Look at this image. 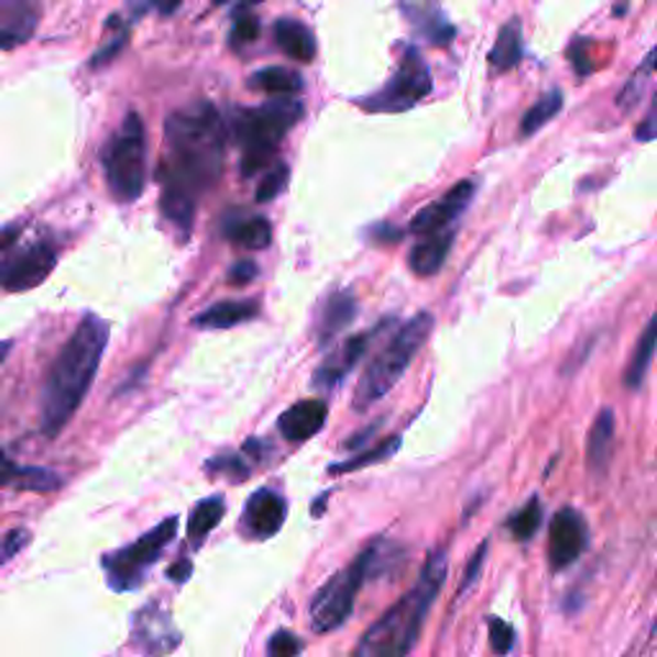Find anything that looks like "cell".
Segmentation results:
<instances>
[{"instance_id": "obj_29", "label": "cell", "mask_w": 657, "mask_h": 657, "mask_svg": "<svg viewBox=\"0 0 657 657\" xmlns=\"http://www.w3.org/2000/svg\"><path fill=\"white\" fill-rule=\"evenodd\" d=\"M562 111V90L555 88V90H547L543 98L537 100L535 106L529 108L527 113H524L522 119V136H532L537 134L539 129L545 127V123H550V119H555Z\"/></svg>"}, {"instance_id": "obj_14", "label": "cell", "mask_w": 657, "mask_h": 657, "mask_svg": "<svg viewBox=\"0 0 657 657\" xmlns=\"http://www.w3.org/2000/svg\"><path fill=\"white\" fill-rule=\"evenodd\" d=\"M285 516H288V504L275 491L262 489L247 501L244 508V529L254 539H270L283 529Z\"/></svg>"}, {"instance_id": "obj_16", "label": "cell", "mask_w": 657, "mask_h": 657, "mask_svg": "<svg viewBox=\"0 0 657 657\" xmlns=\"http://www.w3.org/2000/svg\"><path fill=\"white\" fill-rule=\"evenodd\" d=\"M327 414L329 408L319 398L298 401L288 412H283L281 419H277V429L288 442H306V439L319 435L324 421H327Z\"/></svg>"}, {"instance_id": "obj_42", "label": "cell", "mask_w": 657, "mask_h": 657, "mask_svg": "<svg viewBox=\"0 0 657 657\" xmlns=\"http://www.w3.org/2000/svg\"><path fill=\"white\" fill-rule=\"evenodd\" d=\"M29 543V532L26 529H13L11 535L6 537V543H3V560H8V558H15V555H19L21 550H23V545Z\"/></svg>"}, {"instance_id": "obj_11", "label": "cell", "mask_w": 657, "mask_h": 657, "mask_svg": "<svg viewBox=\"0 0 657 657\" xmlns=\"http://www.w3.org/2000/svg\"><path fill=\"white\" fill-rule=\"evenodd\" d=\"M585 545H589V527L581 512L576 508H560L552 516L550 532H547V560L552 570H566L581 558Z\"/></svg>"}, {"instance_id": "obj_46", "label": "cell", "mask_w": 657, "mask_h": 657, "mask_svg": "<svg viewBox=\"0 0 657 657\" xmlns=\"http://www.w3.org/2000/svg\"><path fill=\"white\" fill-rule=\"evenodd\" d=\"M190 570H193L190 562H188V560H180V562H177V566H175L173 570H169L167 576L173 578L175 583H183V581H188V578H190Z\"/></svg>"}, {"instance_id": "obj_17", "label": "cell", "mask_w": 657, "mask_h": 657, "mask_svg": "<svg viewBox=\"0 0 657 657\" xmlns=\"http://www.w3.org/2000/svg\"><path fill=\"white\" fill-rule=\"evenodd\" d=\"M401 8H404L406 19L414 23L416 31L421 36H427L431 44L445 46L455 39V26L447 21L437 0H404Z\"/></svg>"}, {"instance_id": "obj_36", "label": "cell", "mask_w": 657, "mask_h": 657, "mask_svg": "<svg viewBox=\"0 0 657 657\" xmlns=\"http://www.w3.org/2000/svg\"><path fill=\"white\" fill-rule=\"evenodd\" d=\"M489 639H491V650L493 653L506 655L514 645V629L508 627L506 622H501V620H496V616H493V620H489Z\"/></svg>"}, {"instance_id": "obj_49", "label": "cell", "mask_w": 657, "mask_h": 657, "mask_svg": "<svg viewBox=\"0 0 657 657\" xmlns=\"http://www.w3.org/2000/svg\"><path fill=\"white\" fill-rule=\"evenodd\" d=\"M647 69H657V50L650 54V59H647Z\"/></svg>"}, {"instance_id": "obj_47", "label": "cell", "mask_w": 657, "mask_h": 657, "mask_svg": "<svg viewBox=\"0 0 657 657\" xmlns=\"http://www.w3.org/2000/svg\"><path fill=\"white\" fill-rule=\"evenodd\" d=\"M13 475H19V470H15V466H13V462H11V460H8L3 452H0V485H3V483H8V481H11V478H13Z\"/></svg>"}, {"instance_id": "obj_43", "label": "cell", "mask_w": 657, "mask_h": 657, "mask_svg": "<svg viewBox=\"0 0 657 657\" xmlns=\"http://www.w3.org/2000/svg\"><path fill=\"white\" fill-rule=\"evenodd\" d=\"M635 136L639 139V142H650V139H657V98H655V103L650 108V113H647L643 119V123L637 127Z\"/></svg>"}, {"instance_id": "obj_30", "label": "cell", "mask_w": 657, "mask_h": 657, "mask_svg": "<svg viewBox=\"0 0 657 657\" xmlns=\"http://www.w3.org/2000/svg\"><path fill=\"white\" fill-rule=\"evenodd\" d=\"M36 21H39L36 8L31 3H23L19 11L13 13V23H8V26L0 29V50H13V46L26 42V39L36 31Z\"/></svg>"}, {"instance_id": "obj_9", "label": "cell", "mask_w": 657, "mask_h": 657, "mask_svg": "<svg viewBox=\"0 0 657 657\" xmlns=\"http://www.w3.org/2000/svg\"><path fill=\"white\" fill-rule=\"evenodd\" d=\"M175 529H177V519L175 516H169V519L157 524L152 532H146L144 537H139L136 543H131L119 552L108 555L106 570H108V581H111V589L116 591L134 589V585L142 581L146 568L154 566V562L160 560V555L165 552L169 539L175 537Z\"/></svg>"}, {"instance_id": "obj_28", "label": "cell", "mask_w": 657, "mask_h": 657, "mask_svg": "<svg viewBox=\"0 0 657 657\" xmlns=\"http://www.w3.org/2000/svg\"><path fill=\"white\" fill-rule=\"evenodd\" d=\"M223 512H227V506H223V499L221 496L200 501V504L190 512L188 537L196 539V543H200V539H206L216 527H219V522L223 519Z\"/></svg>"}, {"instance_id": "obj_2", "label": "cell", "mask_w": 657, "mask_h": 657, "mask_svg": "<svg viewBox=\"0 0 657 657\" xmlns=\"http://www.w3.org/2000/svg\"><path fill=\"white\" fill-rule=\"evenodd\" d=\"M108 337H111L108 321L88 314L62 347L42 393V431L46 437H57L88 396L92 377L103 360Z\"/></svg>"}, {"instance_id": "obj_51", "label": "cell", "mask_w": 657, "mask_h": 657, "mask_svg": "<svg viewBox=\"0 0 657 657\" xmlns=\"http://www.w3.org/2000/svg\"><path fill=\"white\" fill-rule=\"evenodd\" d=\"M213 6H223V3H229V0H211Z\"/></svg>"}, {"instance_id": "obj_27", "label": "cell", "mask_w": 657, "mask_h": 657, "mask_svg": "<svg viewBox=\"0 0 657 657\" xmlns=\"http://www.w3.org/2000/svg\"><path fill=\"white\" fill-rule=\"evenodd\" d=\"M252 88H258L262 92H270V96H293V92L300 90V80L298 73H293L288 67H265L260 73H254L250 77Z\"/></svg>"}, {"instance_id": "obj_34", "label": "cell", "mask_w": 657, "mask_h": 657, "mask_svg": "<svg viewBox=\"0 0 657 657\" xmlns=\"http://www.w3.org/2000/svg\"><path fill=\"white\" fill-rule=\"evenodd\" d=\"M206 470L216 475H227V478H231V481H244V478L250 475V468H247L244 462L237 458V455H223V458L208 460Z\"/></svg>"}, {"instance_id": "obj_41", "label": "cell", "mask_w": 657, "mask_h": 657, "mask_svg": "<svg viewBox=\"0 0 657 657\" xmlns=\"http://www.w3.org/2000/svg\"><path fill=\"white\" fill-rule=\"evenodd\" d=\"M254 277H258V265H254L252 260L237 262V265L229 270V283H234V285H247V283H252Z\"/></svg>"}, {"instance_id": "obj_20", "label": "cell", "mask_w": 657, "mask_h": 657, "mask_svg": "<svg viewBox=\"0 0 657 657\" xmlns=\"http://www.w3.org/2000/svg\"><path fill=\"white\" fill-rule=\"evenodd\" d=\"M524 57V29L522 21L508 19L504 26L499 29L496 42H493V50L489 52V65L496 75L512 73L514 67H519V62Z\"/></svg>"}, {"instance_id": "obj_8", "label": "cell", "mask_w": 657, "mask_h": 657, "mask_svg": "<svg viewBox=\"0 0 657 657\" xmlns=\"http://www.w3.org/2000/svg\"><path fill=\"white\" fill-rule=\"evenodd\" d=\"M431 88H435V83H431V73L421 52L416 46H406L391 80L373 96L360 98L358 106L368 113H404L421 103Z\"/></svg>"}, {"instance_id": "obj_50", "label": "cell", "mask_w": 657, "mask_h": 657, "mask_svg": "<svg viewBox=\"0 0 657 657\" xmlns=\"http://www.w3.org/2000/svg\"><path fill=\"white\" fill-rule=\"evenodd\" d=\"M11 350V342H0V362H3V354Z\"/></svg>"}, {"instance_id": "obj_24", "label": "cell", "mask_w": 657, "mask_h": 657, "mask_svg": "<svg viewBox=\"0 0 657 657\" xmlns=\"http://www.w3.org/2000/svg\"><path fill=\"white\" fill-rule=\"evenodd\" d=\"M655 352H657V311L653 314V319L645 324V329L639 331L635 352H632L629 365L624 370V385H627L629 391H635L643 385L647 370H650L655 360Z\"/></svg>"}, {"instance_id": "obj_6", "label": "cell", "mask_w": 657, "mask_h": 657, "mask_svg": "<svg viewBox=\"0 0 657 657\" xmlns=\"http://www.w3.org/2000/svg\"><path fill=\"white\" fill-rule=\"evenodd\" d=\"M106 185L119 204L142 198L146 188V136L142 116L127 113L116 134L108 139L100 152Z\"/></svg>"}, {"instance_id": "obj_18", "label": "cell", "mask_w": 657, "mask_h": 657, "mask_svg": "<svg viewBox=\"0 0 657 657\" xmlns=\"http://www.w3.org/2000/svg\"><path fill=\"white\" fill-rule=\"evenodd\" d=\"M614 429L616 416L612 408H601L589 429V442H585V462L593 475H604L614 452Z\"/></svg>"}, {"instance_id": "obj_31", "label": "cell", "mask_w": 657, "mask_h": 657, "mask_svg": "<svg viewBox=\"0 0 657 657\" xmlns=\"http://www.w3.org/2000/svg\"><path fill=\"white\" fill-rule=\"evenodd\" d=\"M539 524H543V504L539 499H529L512 519H508V532H512L516 543H529L537 535Z\"/></svg>"}, {"instance_id": "obj_12", "label": "cell", "mask_w": 657, "mask_h": 657, "mask_svg": "<svg viewBox=\"0 0 657 657\" xmlns=\"http://www.w3.org/2000/svg\"><path fill=\"white\" fill-rule=\"evenodd\" d=\"M475 190H478L475 180H460L458 185H452L442 198L435 200V204L424 206L421 211L414 216L412 223H408V231L416 237H427V234H437V231L450 229L452 223L466 213V208L470 206V200H473Z\"/></svg>"}, {"instance_id": "obj_33", "label": "cell", "mask_w": 657, "mask_h": 657, "mask_svg": "<svg viewBox=\"0 0 657 657\" xmlns=\"http://www.w3.org/2000/svg\"><path fill=\"white\" fill-rule=\"evenodd\" d=\"M288 167L283 165V162H275L273 167L267 169L265 177H262V183L258 185V204H267V200H273L281 196L285 190V185H288Z\"/></svg>"}, {"instance_id": "obj_22", "label": "cell", "mask_w": 657, "mask_h": 657, "mask_svg": "<svg viewBox=\"0 0 657 657\" xmlns=\"http://www.w3.org/2000/svg\"><path fill=\"white\" fill-rule=\"evenodd\" d=\"M258 311L260 306L254 300H221V304L200 311L193 324L198 329H231L239 327V324L252 321Z\"/></svg>"}, {"instance_id": "obj_45", "label": "cell", "mask_w": 657, "mask_h": 657, "mask_svg": "<svg viewBox=\"0 0 657 657\" xmlns=\"http://www.w3.org/2000/svg\"><path fill=\"white\" fill-rule=\"evenodd\" d=\"M21 234V227L19 223H8V227L0 229V252H6L8 247H13L15 239Z\"/></svg>"}, {"instance_id": "obj_40", "label": "cell", "mask_w": 657, "mask_h": 657, "mask_svg": "<svg viewBox=\"0 0 657 657\" xmlns=\"http://www.w3.org/2000/svg\"><path fill=\"white\" fill-rule=\"evenodd\" d=\"M23 481L21 485H26V489H34V491H50V489H57V478H54L52 473H44V470H23V473H19Z\"/></svg>"}, {"instance_id": "obj_35", "label": "cell", "mask_w": 657, "mask_h": 657, "mask_svg": "<svg viewBox=\"0 0 657 657\" xmlns=\"http://www.w3.org/2000/svg\"><path fill=\"white\" fill-rule=\"evenodd\" d=\"M589 50H591L589 39H573V42H570V46H568V59H570V65H573L578 77L591 75L593 67H596L591 62Z\"/></svg>"}, {"instance_id": "obj_1", "label": "cell", "mask_w": 657, "mask_h": 657, "mask_svg": "<svg viewBox=\"0 0 657 657\" xmlns=\"http://www.w3.org/2000/svg\"><path fill=\"white\" fill-rule=\"evenodd\" d=\"M167 154L162 160V188L200 196L219 183L227 152V123L211 103H193L167 116Z\"/></svg>"}, {"instance_id": "obj_26", "label": "cell", "mask_w": 657, "mask_h": 657, "mask_svg": "<svg viewBox=\"0 0 657 657\" xmlns=\"http://www.w3.org/2000/svg\"><path fill=\"white\" fill-rule=\"evenodd\" d=\"M196 204L198 198L190 196L185 190H175V188H162V198H160V208L165 213V219L169 223H175L177 229H183L188 234L193 227V219H196Z\"/></svg>"}, {"instance_id": "obj_15", "label": "cell", "mask_w": 657, "mask_h": 657, "mask_svg": "<svg viewBox=\"0 0 657 657\" xmlns=\"http://www.w3.org/2000/svg\"><path fill=\"white\" fill-rule=\"evenodd\" d=\"M383 327L365 331V335H354L350 339H344V342L339 344L327 360H324V365L316 370L314 383L319 385V388H335L337 383H342V377L350 375V370L358 365L362 358H365V352L370 350V342H373V337Z\"/></svg>"}, {"instance_id": "obj_39", "label": "cell", "mask_w": 657, "mask_h": 657, "mask_svg": "<svg viewBox=\"0 0 657 657\" xmlns=\"http://www.w3.org/2000/svg\"><path fill=\"white\" fill-rule=\"evenodd\" d=\"M127 39H129V31L123 29L121 34L113 39V42H108V44L103 46V50H100L98 54H92V57H90V67L108 65V62H111V59L116 57V54H119V52L123 50V46H127Z\"/></svg>"}, {"instance_id": "obj_23", "label": "cell", "mask_w": 657, "mask_h": 657, "mask_svg": "<svg viewBox=\"0 0 657 657\" xmlns=\"http://www.w3.org/2000/svg\"><path fill=\"white\" fill-rule=\"evenodd\" d=\"M275 44L281 46V52L285 57L296 59V62H314L316 57V39L311 34V29L304 26L300 21L293 19H281L273 29Z\"/></svg>"}, {"instance_id": "obj_32", "label": "cell", "mask_w": 657, "mask_h": 657, "mask_svg": "<svg viewBox=\"0 0 657 657\" xmlns=\"http://www.w3.org/2000/svg\"><path fill=\"white\" fill-rule=\"evenodd\" d=\"M398 447H401V437H391V439H385V442L375 445L373 450H368V452L358 455V458H352L350 462L335 466V468H331V473H352V470L375 466V462H383V460H388L391 455H396Z\"/></svg>"}, {"instance_id": "obj_13", "label": "cell", "mask_w": 657, "mask_h": 657, "mask_svg": "<svg viewBox=\"0 0 657 657\" xmlns=\"http://www.w3.org/2000/svg\"><path fill=\"white\" fill-rule=\"evenodd\" d=\"M134 639L142 645V650H146V655H165L175 650V645L180 643V632L175 629L167 612H162L154 604H146L134 616Z\"/></svg>"}, {"instance_id": "obj_4", "label": "cell", "mask_w": 657, "mask_h": 657, "mask_svg": "<svg viewBox=\"0 0 657 657\" xmlns=\"http://www.w3.org/2000/svg\"><path fill=\"white\" fill-rule=\"evenodd\" d=\"M304 116L293 96H275L260 108H242L234 116V136L242 144V175L252 177L275 165L277 144Z\"/></svg>"}, {"instance_id": "obj_25", "label": "cell", "mask_w": 657, "mask_h": 657, "mask_svg": "<svg viewBox=\"0 0 657 657\" xmlns=\"http://www.w3.org/2000/svg\"><path fill=\"white\" fill-rule=\"evenodd\" d=\"M227 237L244 250H265L273 242V227L262 216H247L227 223Z\"/></svg>"}, {"instance_id": "obj_19", "label": "cell", "mask_w": 657, "mask_h": 657, "mask_svg": "<svg viewBox=\"0 0 657 657\" xmlns=\"http://www.w3.org/2000/svg\"><path fill=\"white\" fill-rule=\"evenodd\" d=\"M452 244H455V231L452 229H445V231H437V234L421 237V242L414 247L412 254H408V267H412V273L419 275V277L437 275L447 262V254H450Z\"/></svg>"}, {"instance_id": "obj_3", "label": "cell", "mask_w": 657, "mask_h": 657, "mask_svg": "<svg viewBox=\"0 0 657 657\" xmlns=\"http://www.w3.org/2000/svg\"><path fill=\"white\" fill-rule=\"evenodd\" d=\"M447 578L445 550L431 552L424 562L421 576L416 578L414 589L401 596L373 627L360 639L354 657H408L419 643L421 627L427 614L442 591Z\"/></svg>"}, {"instance_id": "obj_5", "label": "cell", "mask_w": 657, "mask_h": 657, "mask_svg": "<svg viewBox=\"0 0 657 657\" xmlns=\"http://www.w3.org/2000/svg\"><path fill=\"white\" fill-rule=\"evenodd\" d=\"M435 329V316L421 311L412 321H406L396 335H393L381 352L370 360V365L362 373L358 391H354V408H370L375 401L396 388V383L412 365L421 347Z\"/></svg>"}, {"instance_id": "obj_37", "label": "cell", "mask_w": 657, "mask_h": 657, "mask_svg": "<svg viewBox=\"0 0 657 657\" xmlns=\"http://www.w3.org/2000/svg\"><path fill=\"white\" fill-rule=\"evenodd\" d=\"M298 653H300L298 637L291 635L288 629L275 632V635L270 637V645H267V655L270 657H296Z\"/></svg>"}, {"instance_id": "obj_48", "label": "cell", "mask_w": 657, "mask_h": 657, "mask_svg": "<svg viewBox=\"0 0 657 657\" xmlns=\"http://www.w3.org/2000/svg\"><path fill=\"white\" fill-rule=\"evenodd\" d=\"M183 0H152V6L157 8L162 15H173L177 8H180Z\"/></svg>"}, {"instance_id": "obj_10", "label": "cell", "mask_w": 657, "mask_h": 657, "mask_svg": "<svg viewBox=\"0 0 657 657\" xmlns=\"http://www.w3.org/2000/svg\"><path fill=\"white\" fill-rule=\"evenodd\" d=\"M57 265V252L52 244L36 242L15 250L0 260V288L8 293H23L42 285Z\"/></svg>"}, {"instance_id": "obj_7", "label": "cell", "mask_w": 657, "mask_h": 657, "mask_svg": "<svg viewBox=\"0 0 657 657\" xmlns=\"http://www.w3.org/2000/svg\"><path fill=\"white\" fill-rule=\"evenodd\" d=\"M370 566H373V545L362 550L344 570L331 576L329 583L316 593L311 609H308L314 632L327 635V632L339 629L350 620L354 612V599H358L365 578H370Z\"/></svg>"}, {"instance_id": "obj_52", "label": "cell", "mask_w": 657, "mask_h": 657, "mask_svg": "<svg viewBox=\"0 0 657 657\" xmlns=\"http://www.w3.org/2000/svg\"><path fill=\"white\" fill-rule=\"evenodd\" d=\"M3 3H6V0H0V8H3Z\"/></svg>"}, {"instance_id": "obj_38", "label": "cell", "mask_w": 657, "mask_h": 657, "mask_svg": "<svg viewBox=\"0 0 657 657\" xmlns=\"http://www.w3.org/2000/svg\"><path fill=\"white\" fill-rule=\"evenodd\" d=\"M260 21L254 19V15H242V19H237L234 29H231V44L234 46H244V44H252L260 39Z\"/></svg>"}, {"instance_id": "obj_21", "label": "cell", "mask_w": 657, "mask_h": 657, "mask_svg": "<svg viewBox=\"0 0 657 657\" xmlns=\"http://www.w3.org/2000/svg\"><path fill=\"white\" fill-rule=\"evenodd\" d=\"M354 314H358V300L350 291L331 293L319 314V344H329L339 331L350 327Z\"/></svg>"}, {"instance_id": "obj_44", "label": "cell", "mask_w": 657, "mask_h": 657, "mask_svg": "<svg viewBox=\"0 0 657 657\" xmlns=\"http://www.w3.org/2000/svg\"><path fill=\"white\" fill-rule=\"evenodd\" d=\"M483 558H485V543L478 547V552H475V558L468 562V570H466V578H462V583H460V591H468L470 589V578H478V573H481V562H483Z\"/></svg>"}]
</instances>
